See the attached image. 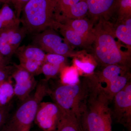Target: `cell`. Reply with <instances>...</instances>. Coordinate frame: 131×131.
Here are the masks:
<instances>
[{
	"instance_id": "7a4b0ae2",
	"label": "cell",
	"mask_w": 131,
	"mask_h": 131,
	"mask_svg": "<svg viewBox=\"0 0 131 131\" xmlns=\"http://www.w3.org/2000/svg\"><path fill=\"white\" fill-rule=\"evenodd\" d=\"M56 0H30L21 11L20 21L27 34L34 35L49 28L54 29Z\"/></svg>"
},
{
	"instance_id": "1f68e13d",
	"label": "cell",
	"mask_w": 131,
	"mask_h": 131,
	"mask_svg": "<svg viewBox=\"0 0 131 131\" xmlns=\"http://www.w3.org/2000/svg\"><path fill=\"white\" fill-rule=\"evenodd\" d=\"M2 2L5 3H8L9 2V0H0V2Z\"/></svg>"
},
{
	"instance_id": "8d00e7d4",
	"label": "cell",
	"mask_w": 131,
	"mask_h": 131,
	"mask_svg": "<svg viewBox=\"0 0 131 131\" xmlns=\"http://www.w3.org/2000/svg\"><path fill=\"white\" fill-rule=\"evenodd\" d=\"M0 106H2L1 105V104H0Z\"/></svg>"
},
{
	"instance_id": "2e32d148",
	"label": "cell",
	"mask_w": 131,
	"mask_h": 131,
	"mask_svg": "<svg viewBox=\"0 0 131 131\" xmlns=\"http://www.w3.org/2000/svg\"><path fill=\"white\" fill-rule=\"evenodd\" d=\"M15 54L18 59H24L44 63L46 54L38 47L33 45H24L16 50Z\"/></svg>"
},
{
	"instance_id": "4dcf8cb0",
	"label": "cell",
	"mask_w": 131,
	"mask_h": 131,
	"mask_svg": "<svg viewBox=\"0 0 131 131\" xmlns=\"http://www.w3.org/2000/svg\"><path fill=\"white\" fill-rule=\"evenodd\" d=\"M7 62L6 61L0 59V68H4L7 66Z\"/></svg>"
},
{
	"instance_id": "603a6c76",
	"label": "cell",
	"mask_w": 131,
	"mask_h": 131,
	"mask_svg": "<svg viewBox=\"0 0 131 131\" xmlns=\"http://www.w3.org/2000/svg\"><path fill=\"white\" fill-rule=\"evenodd\" d=\"M19 65L32 75L34 76L42 73L41 67L43 63L24 59H19Z\"/></svg>"
},
{
	"instance_id": "277c9868",
	"label": "cell",
	"mask_w": 131,
	"mask_h": 131,
	"mask_svg": "<svg viewBox=\"0 0 131 131\" xmlns=\"http://www.w3.org/2000/svg\"><path fill=\"white\" fill-rule=\"evenodd\" d=\"M91 82L90 75L74 84H61L52 91L54 103L64 112L73 114L78 118Z\"/></svg>"
},
{
	"instance_id": "7402d4cb",
	"label": "cell",
	"mask_w": 131,
	"mask_h": 131,
	"mask_svg": "<svg viewBox=\"0 0 131 131\" xmlns=\"http://www.w3.org/2000/svg\"><path fill=\"white\" fill-rule=\"evenodd\" d=\"M15 95L14 88L10 81L0 83V104L5 106L8 104Z\"/></svg>"
},
{
	"instance_id": "836d02e7",
	"label": "cell",
	"mask_w": 131,
	"mask_h": 131,
	"mask_svg": "<svg viewBox=\"0 0 131 131\" xmlns=\"http://www.w3.org/2000/svg\"><path fill=\"white\" fill-rule=\"evenodd\" d=\"M30 127H29V128H26L20 131H30Z\"/></svg>"
},
{
	"instance_id": "9a60e30c",
	"label": "cell",
	"mask_w": 131,
	"mask_h": 131,
	"mask_svg": "<svg viewBox=\"0 0 131 131\" xmlns=\"http://www.w3.org/2000/svg\"><path fill=\"white\" fill-rule=\"evenodd\" d=\"M54 131H83L78 118L75 115L63 111Z\"/></svg>"
},
{
	"instance_id": "9c48e42d",
	"label": "cell",
	"mask_w": 131,
	"mask_h": 131,
	"mask_svg": "<svg viewBox=\"0 0 131 131\" xmlns=\"http://www.w3.org/2000/svg\"><path fill=\"white\" fill-rule=\"evenodd\" d=\"M55 29H58L60 33L71 46L88 49L91 47L93 42L63 24L58 22Z\"/></svg>"
},
{
	"instance_id": "d4e9b609",
	"label": "cell",
	"mask_w": 131,
	"mask_h": 131,
	"mask_svg": "<svg viewBox=\"0 0 131 131\" xmlns=\"http://www.w3.org/2000/svg\"><path fill=\"white\" fill-rule=\"evenodd\" d=\"M75 66L78 70L87 75L92 74L94 73L96 66L93 63L88 60H81L75 58L74 61Z\"/></svg>"
},
{
	"instance_id": "83f0119b",
	"label": "cell",
	"mask_w": 131,
	"mask_h": 131,
	"mask_svg": "<svg viewBox=\"0 0 131 131\" xmlns=\"http://www.w3.org/2000/svg\"><path fill=\"white\" fill-rule=\"evenodd\" d=\"M15 66H7L0 69V83L11 80Z\"/></svg>"
},
{
	"instance_id": "d6a6232c",
	"label": "cell",
	"mask_w": 131,
	"mask_h": 131,
	"mask_svg": "<svg viewBox=\"0 0 131 131\" xmlns=\"http://www.w3.org/2000/svg\"><path fill=\"white\" fill-rule=\"evenodd\" d=\"M0 59H2V60H4V61H6V62H7V61H6V60H5V58H4V57H3V56L1 54V53H0Z\"/></svg>"
},
{
	"instance_id": "4316f807",
	"label": "cell",
	"mask_w": 131,
	"mask_h": 131,
	"mask_svg": "<svg viewBox=\"0 0 131 131\" xmlns=\"http://www.w3.org/2000/svg\"><path fill=\"white\" fill-rule=\"evenodd\" d=\"M67 57L58 54L47 53L46 54L44 62L57 65H66Z\"/></svg>"
},
{
	"instance_id": "cb8c5ba5",
	"label": "cell",
	"mask_w": 131,
	"mask_h": 131,
	"mask_svg": "<svg viewBox=\"0 0 131 131\" xmlns=\"http://www.w3.org/2000/svg\"><path fill=\"white\" fill-rule=\"evenodd\" d=\"M65 66L66 65H57L44 62L41 67V72L44 75L46 80L48 81L51 78L56 76Z\"/></svg>"
},
{
	"instance_id": "ffe728a7",
	"label": "cell",
	"mask_w": 131,
	"mask_h": 131,
	"mask_svg": "<svg viewBox=\"0 0 131 131\" xmlns=\"http://www.w3.org/2000/svg\"><path fill=\"white\" fill-rule=\"evenodd\" d=\"M61 84H74L80 81L79 71L75 66H64L60 72Z\"/></svg>"
},
{
	"instance_id": "e0dca14e",
	"label": "cell",
	"mask_w": 131,
	"mask_h": 131,
	"mask_svg": "<svg viewBox=\"0 0 131 131\" xmlns=\"http://www.w3.org/2000/svg\"><path fill=\"white\" fill-rule=\"evenodd\" d=\"M20 19L8 3H5L0 9V31L15 26L20 25Z\"/></svg>"
},
{
	"instance_id": "f35d334b",
	"label": "cell",
	"mask_w": 131,
	"mask_h": 131,
	"mask_svg": "<svg viewBox=\"0 0 131 131\" xmlns=\"http://www.w3.org/2000/svg\"><path fill=\"white\" fill-rule=\"evenodd\" d=\"M0 3H1V2H0Z\"/></svg>"
},
{
	"instance_id": "d590c367",
	"label": "cell",
	"mask_w": 131,
	"mask_h": 131,
	"mask_svg": "<svg viewBox=\"0 0 131 131\" xmlns=\"http://www.w3.org/2000/svg\"><path fill=\"white\" fill-rule=\"evenodd\" d=\"M122 131H125V130H122Z\"/></svg>"
},
{
	"instance_id": "484cf974",
	"label": "cell",
	"mask_w": 131,
	"mask_h": 131,
	"mask_svg": "<svg viewBox=\"0 0 131 131\" xmlns=\"http://www.w3.org/2000/svg\"><path fill=\"white\" fill-rule=\"evenodd\" d=\"M81 0H56L55 9V16L61 12L76 4Z\"/></svg>"
},
{
	"instance_id": "44dd1931",
	"label": "cell",
	"mask_w": 131,
	"mask_h": 131,
	"mask_svg": "<svg viewBox=\"0 0 131 131\" xmlns=\"http://www.w3.org/2000/svg\"><path fill=\"white\" fill-rule=\"evenodd\" d=\"M117 20L131 17V0H116L113 17Z\"/></svg>"
},
{
	"instance_id": "7c38bea8",
	"label": "cell",
	"mask_w": 131,
	"mask_h": 131,
	"mask_svg": "<svg viewBox=\"0 0 131 131\" xmlns=\"http://www.w3.org/2000/svg\"><path fill=\"white\" fill-rule=\"evenodd\" d=\"M130 70V68L119 65H110L103 67L101 71L94 74L99 83H105L106 86L105 88L120 75L129 72Z\"/></svg>"
},
{
	"instance_id": "52a82bcc",
	"label": "cell",
	"mask_w": 131,
	"mask_h": 131,
	"mask_svg": "<svg viewBox=\"0 0 131 131\" xmlns=\"http://www.w3.org/2000/svg\"><path fill=\"white\" fill-rule=\"evenodd\" d=\"M62 110L54 103L41 102L34 121L44 131H54Z\"/></svg>"
},
{
	"instance_id": "8fae6325",
	"label": "cell",
	"mask_w": 131,
	"mask_h": 131,
	"mask_svg": "<svg viewBox=\"0 0 131 131\" xmlns=\"http://www.w3.org/2000/svg\"><path fill=\"white\" fill-rule=\"evenodd\" d=\"M88 7L86 0H81L55 16L56 21L62 23L68 20L85 18L88 15Z\"/></svg>"
},
{
	"instance_id": "d6986e66",
	"label": "cell",
	"mask_w": 131,
	"mask_h": 131,
	"mask_svg": "<svg viewBox=\"0 0 131 131\" xmlns=\"http://www.w3.org/2000/svg\"><path fill=\"white\" fill-rule=\"evenodd\" d=\"M37 85L34 77L28 81L15 83L14 87L15 95L20 100L24 101L30 96V93Z\"/></svg>"
},
{
	"instance_id": "4fadbf2b",
	"label": "cell",
	"mask_w": 131,
	"mask_h": 131,
	"mask_svg": "<svg viewBox=\"0 0 131 131\" xmlns=\"http://www.w3.org/2000/svg\"><path fill=\"white\" fill-rule=\"evenodd\" d=\"M116 38L126 45L128 51L131 50V17L117 20L113 24Z\"/></svg>"
},
{
	"instance_id": "30bf717a",
	"label": "cell",
	"mask_w": 131,
	"mask_h": 131,
	"mask_svg": "<svg viewBox=\"0 0 131 131\" xmlns=\"http://www.w3.org/2000/svg\"><path fill=\"white\" fill-rule=\"evenodd\" d=\"M61 24H64L93 43V42L94 39V23L86 17L81 18L68 20Z\"/></svg>"
},
{
	"instance_id": "f1b7e54d",
	"label": "cell",
	"mask_w": 131,
	"mask_h": 131,
	"mask_svg": "<svg viewBox=\"0 0 131 131\" xmlns=\"http://www.w3.org/2000/svg\"><path fill=\"white\" fill-rule=\"evenodd\" d=\"M30 0H9L14 6L17 18H20L21 11L25 5Z\"/></svg>"
},
{
	"instance_id": "6da1fadb",
	"label": "cell",
	"mask_w": 131,
	"mask_h": 131,
	"mask_svg": "<svg viewBox=\"0 0 131 131\" xmlns=\"http://www.w3.org/2000/svg\"><path fill=\"white\" fill-rule=\"evenodd\" d=\"M98 21L94 27L92 56L94 61L103 67L117 65L130 69L131 52L121 50L120 45L115 40L113 24L102 19Z\"/></svg>"
},
{
	"instance_id": "f546056e",
	"label": "cell",
	"mask_w": 131,
	"mask_h": 131,
	"mask_svg": "<svg viewBox=\"0 0 131 131\" xmlns=\"http://www.w3.org/2000/svg\"><path fill=\"white\" fill-rule=\"evenodd\" d=\"M10 107L9 105L0 106V131L9 118Z\"/></svg>"
},
{
	"instance_id": "3957f363",
	"label": "cell",
	"mask_w": 131,
	"mask_h": 131,
	"mask_svg": "<svg viewBox=\"0 0 131 131\" xmlns=\"http://www.w3.org/2000/svg\"><path fill=\"white\" fill-rule=\"evenodd\" d=\"M36 88L34 93L24 101L12 117H9L0 131H20L31 127L40 103L51 92L46 79L39 82Z\"/></svg>"
},
{
	"instance_id": "5bb4252c",
	"label": "cell",
	"mask_w": 131,
	"mask_h": 131,
	"mask_svg": "<svg viewBox=\"0 0 131 131\" xmlns=\"http://www.w3.org/2000/svg\"><path fill=\"white\" fill-rule=\"evenodd\" d=\"M26 32L22 27L15 26L0 31V36L5 40L7 43L16 51L20 47L24 39Z\"/></svg>"
},
{
	"instance_id": "e575fe53",
	"label": "cell",
	"mask_w": 131,
	"mask_h": 131,
	"mask_svg": "<svg viewBox=\"0 0 131 131\" xmlns=\"http://www.w3.org/2000/svg\"><path fill=\"white\" fill-rule=\"evenodd\" d=\"M107 131H112V129H110V130H108Z\"/></svg>"
},
{
	"instance_id": "8992f818",
	"label": "cell",
	"mask_w": 131,
	"mask_h": 131,
	"mask_svg": "<svg viewBox=\"0 0 131 131\" xmlns=\"http://www.w3.org/2000/svg\"><path fill=\"white\" fill-rule=\"evenodd\" d=\"M114 107L112 118L131 131V82H128L122 90L113 98Z\"/></svg>"
},
{
	"instance_id": "ba28073f",
	"label": "cell",
	"mask_w": 131,
	"mask_h": 131,
	"mask_svg": "<svg viewBox=\"0 0 131 131\" xmlns=\"http://www.w3.org/2000/svg\"><path fill=\"white\" fill-rule=\"evenodd\" d=\"M116 0H86L88 15L94 24L99 20L108 21L113 17Z\"/></svg>"
},
{
	"instance_id": "5b68a950",
	"label": "cell",
	"mask_w": 131,
	"mask_h": 131,
	"mask_svg": "<svg viewBox=\"0 0 131 131\" xmlns=\"http://www.w3.org/2000/svg\"><path fill=\"white\" fill-rule=\"evenodd\" d=\"M33 45L47 53L62 55L66 57H77L82 52H76L54 29L48 28L34 35Z\"/></svg>"
},
{
	"instance_id": "ac0fdd59",
	"label": "cell",
	"mask_w": 131,
	"mask_h": 131,
	"mask_svg": "<svg viewBox=\"0 0 131 131\" xmlns=\"http://www.w3.org/2000/svg\"><path fill=\"white\" fill-rule=\"evenodd\" d=\"M131 77L130 71L120 75L110 82L106 88H104L108 94L110 100L112 101L115 95L122 90L128 82L131 81Z\"/></svg>"
},
{
	"instance_id": "74e56055",
	"label": "cell",
	"mask_w": 131,
	"mask_h": 131,
	"mask_svg": "<svg viewBox=\"0 0 131 131\" xmlns=\"http://www.w3.org/2000/svg\"><path fill=\"white\" fill-rule=\"evenodd\" d=\"M0 68V69H1V68Z\"/></svg>"
}]
</instances>
